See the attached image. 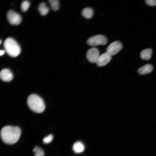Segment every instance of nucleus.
Segmentation results:
<instances>
[{
	"instance_id": "obj_1",
	"label": "nucleus",
	"mask_w": 156,
	"mask_h": 156,
	"mask_svg": "<svg viewBox=\"0 0 156 156\" xmlns=\"http://www.w3.org/2000/svg\"><path fill=\"white\" fill-rule=\"evenodd\" d=\"M21 134L20 129L17 127L7 126L1 131V136L3 141L10 144H14L18 140Z\"/></svg>"
},
{
	"instance_id": "obj_2",
	"label": "nucleus",
	"mask_w": 156,
	"mask_h": 156,
	"mask_svg": "<svg viewBox=\"0 0 156 156\" xmlns=\"http://www.w3.org/2000/svg\"><path fill=\"white\" fill-rule=\"evenodd\" d=\"M27 103L29 108L36 113H42L45 108L44 103L42 99L36 94H32L28 96Z\"/></svg>"
},
{
	"instance_id": "obj_3",
	"label": "nucleus",
	"mask_w": 156,
	"mask_h": 156,
	"mask_svg": "<svg viewBox=\"0 0 156 156\" xmlns=\"http://www.w3.org/2000/svg\"><path fill=\"white\" fill-rule=\"evenodd\" d=\"M5 51L11 57H15L20 53L21 48L17 42L11 38H7L3 43Z\"/></svg>"
},
{
	"instance_id": "obj_4",
	"label": "nucleus",
	"mask_w": 156,
	"mask_h": 156,
	"mask_svg": "<svg viewBox=\"0 0 156 156\" xmlns=\"http://www.w3.org/2000/svg\"><path fill=\"white\" fill-rule=\"evenodd\" d=\"M107 42L106 38L102 35H96L89 38L87 41L88 45L92 46L105 45Z\"/></svg>"
},
{
	"instance_id": "obj_5",
	"label": "nucleus",
	"mask_w": 156,
	"mask_h": 156,
	"mask_svg": "<svg viewBox=\"0 0 156 156\" xmlns=\"http://www.w3.org/2000/svg\"><path fill=\"white\" fill-rule=\"evenodd\" d=\"M122 47V45L120 41H115L108 46L106 49V52L111 56L114 55L120 51Z\"/></svg>"
},
{
	"instance_id": "obj_6",
	"label": "nucleus",
	"mask_w": 156,
	"mask_h": 156,
	"mask_svg": "<svg viewBox=\"0 0 156 156\" xmlns=\"http://www.w3.org/2000/svg\"><path fill=\"white\" fill-rule=\"evenodd\" d=\"M7 18L9 22L13 25H18L22 21L20 15L12 10H10L8 12Z\"/></svg>"
},
{
	"instance_id": "obj_7",
	"label": "nucleus",
	"mask_w": 156,
	"mask_h": 156,
	"mask_svg": "<svg viewBox=\"0 0 156 156\" xmlns=\"http://www.w3.org/2000/svg\"><path fill=\"white\" fill-rule=\"evenodd\" d=\"M100 55L99 50L94 47L90 49L86 53L87 59L92 63H96Z\"/></svg>"
},
{
	"instance_id": "obj_8",
	"label": "nucleus",
	"mask_w": 156,
	"mask_h": 156,
	"mask_svg": "<svg viewBox=\"0 0 156 156\" xmlns=\"http://www.w3.org/2000/svg\"><path fill=\"white\" fill-rule=\"evenodd\" d=\"M112 56L106 52L100 55L96 63L99 66H103L110 62Z\"/></svg>"
},
{
	"instance_id": "obj_9",
	"label": "nucleus",
	"mask_w": 156,
	"mask_h": 156,
	"mask_svg": "<svg viewBox=\"0 0 156 156\" xmlns=\"http://www.w3.org/2000/svg\"><path fill=\"white\" fill-rule=\"evenodd\" d=\"M1 79L5 81H10L13 78V75L11 71L7 68H4L1 70L0 73Z\"/></svg>"
},
{
	"instance_id": "obj_10",
	"label": "nucleus",
	"mask_w": 156,
	"mask_h": 156,
	"mask_svg": "<svg viewBox=\"0 0 156 156\" xmlns=\"http://www.w3.org/2000/svg\"><path fill=\"white\" fill-rule=\"evenodd\" d=\"M153 70V66L151 64H147L139 68L138 72L140 75H144L151 73Z\"/></svg>"
},
{
	"instance_id": "obj_11",
	"label": "nucleus",
	"mask_w": 156,
	"mask_h": 156,
	"mask_svg": "<svg viewBox=\"0 0 156 156\" xmlns=\"http://www.w3.org/2000/svg\"><path fill=\"white\" fill-rule=\"evenodd\" d=\"M152 50L151 48H148L142 50L140 53L141 58L143 60H148L151 57Z\"/></svg>"
},
{
	"instance_id": "obj_12",
	"label": "nucleus",
	"mask_w": 156,
	"mask_h": 156,
	"mask_svg": "<svg viewBox=\"0 0 156 156\" xmlns=\"http://www.w3.org/2000/svg\"><path fill=\"white\" fill-rule=\"evenodd\" d=\"M81 13L82 16L85 18L90 19L92 17L94 11L91 8L86 7L82 10Z\"/></svg>"
},
{
	"instance_id": "obj_13",
	"label": "nucleus",
	"mask_w": 156,
	"mask_h": 156,
	"mask_svg": "<svg viewBox=\"0 0 156 156\" xmlns=\"http://www.w3.org/2000/svg\"><path fill=\"white\" fill-rule=\"evenodd\" d=\"M84 149L83 144L80 142H77L73 145V149L74 151L77 153L82 152Z\"/></svg>"
},
{
	"instance_id": "obj_14",
	"label": "nucleus",
	"mask_w": 156,
	"mask_h": 156,
	"mask_svg": "<svg viewBox=\"0 0 156 156\" xmlns=\"http://www.w3.org/2000/svg\"><path fill=\"white\" fill-rule=\"evenodd\" d=\"M38 9L41 14L43 16L46 15L49 10V8L46 6V4L43 2L39 4Z\"/></svg>"
},
{
	"instance_id": "obj_15",
	"label": "nucleus",
	"mask_w": 156,
	"mask_h": 156,
	"mask_svg": "<svg viewBox=\"0 0 156 156\" xmlns=\"http://www.w3.org/2000/svg\"><path fill=\"white\" fill-rule=\"evenodd\" d=\"M52 9L54 11L58 10L60 7L59 1L57 0H50L49 1Z\"/></svg>"
},
{
	"instance_id": "obj_16",
	"label": "nucleus",
	"mask_w": 156,
	"mask_h": 156,
	"mask_svg": "<svg viewBox=\"0 0 156 156\" xmlns=\"http://www.w3.org/2000/svg\"><path fill=\"white\" fill-rule=\"evenodd\" d=\"M33 151L34 153V156H44V152L41 148L38 146H36L34 147Z\"/></svg>"
},
{
	"instance_id": "obj_17",
	"label": "nucleus",
	"mask_w": 156,
	"mask_h": 156,
	"mask_svg": "<svg viewBox=\"0 0 156 156\" xmlns=\"http://www.w3.org/2000/svg\"><path fill=\"white\" fill-rule=\"evenodd\" d=\"M30 5L29 2L27 1H23L21 5V8L23 12H26L28 9Z\"/></svg>"
},
{
	"instance_id": "obj_18",
	"label": "nucleus",
	"mask_w": 156,
	"mask_h": 156,
	"mask_svg": "<svg viewBox=\"0 0 156 156\" xmlns=\"http://www.w3.org/2000/svg\"><path fill=\"white\" fill-rule=\"evenodd\" d=\"M53 139V136L51 134L49 135L44 137L43 140V142L45 144H48L51 142Z\"/></svg>"
},
{
	"instance_id": "obj_19",
	"label": "nucleus",
	"mask_w": 156,
	"mask_h": 156,
	"mask_svg": "<svg viewBox=\"0 0 156 156\" xmlns=\"http://www.w3.org/2000/svg\"><path fill=\"white\" fill-rule=\"evenodd\" d=\"M146 4L150 6L156 5V0H146L145 1Z\"/></svg>"
},
{
	"instance_id": "obj_20",
	"label": "nucleus",
	"mask_w": 156,
	"mask_h": 156,
	"mask_svg": "<svg viewBox=\"0 0 156 156\" xmlns=\"http://www.w3.org/2000/svg\"><path fill=\"white\" fill-rule=\"evenodd\" d=\"M5 51L3 50H1L0 51V55L1 56L3 55L5 52Z\"/></svg>"
}]
</instances>
